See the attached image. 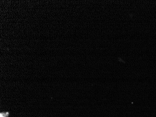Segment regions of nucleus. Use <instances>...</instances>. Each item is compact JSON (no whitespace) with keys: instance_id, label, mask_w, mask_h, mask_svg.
<instances>
[{"instance_id":"f257e3e1","label":"nucleus","mask_w":156,"mask_h":117,"mask_svg":"<svg viewBox=\"0 0 156 117\" xmlns=\"http://www.w3.org/2000/svg\"><path fill=\"white\" fill-rule=\"evenodd\" d=\"M8 112H5V113H1L0 114V117H7L8 116Z\"/></svg>"}]
</instances>
